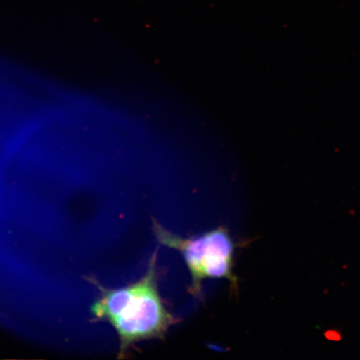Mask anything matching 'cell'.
Wrapping results in <instances>:
<instances>
[{
    "instance_id": "6da1fadb",
    "label": "cell",
    "mask_w": 360,
    "mask_h": 360,
    "mask_svg": "<svg viewBox=\"0 0 360 360\" xmlns=\"http://www.w3.org/2000/svg\"><path fill=\"white\" fill-rule=\"evenodd\" d=\"M157 257L156 250L141 280L119 289L101 287L93 306L94 317L109 322L118 335L119 358L127 357L139 342L165 340L178 321L160 295Z\"/></svg>"
},
{
    "instance_id": "7a4b0ae2",
    "label": "cell",
    "mask_w": 360,
    "mask_h": 360,
    "mask_svg": "<svg viewBox=\"0 0 360 360\" xmlns=\"http://www.w3.org/2000/svg\"><path fill=\"white\" fill-rule=\"evenodd\" d=\"M153 231L161 245L182 255L191 278L188 294L200 298L207 280L227 281L233 291L238 290V280L233 271L236 245L228 229L219 226L200 236L184 238L153 219Z\"/></svg>"
}]
</instances>
